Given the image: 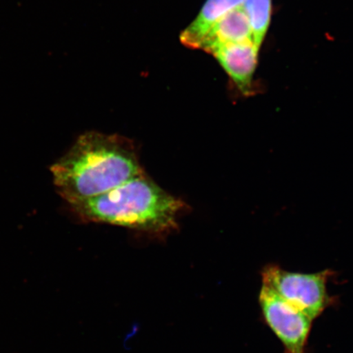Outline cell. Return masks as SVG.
<instances>
[{
    "label": "cell",
    "instance_id": "obj_1",
    "mask_svg": "<svg viewBox=\"0 0 353 353\" xmlns=\"http://www.w3.org/2000/svg\"><path fill=\"white\" fill-rule=\"evenodd\" d=\"M59 195L69 205L101 195L144 174L130 140L88 131L51 167Z\"/></svg>",
    "mask_w": 353,
    "mask_h": 353
},
{
    "label": "cell",
    "instance_id": "obj_6",
    "mask_svg": "<svg viewBox=\"0 0 353 353\" xmlns=\"http://www.w3.org/2000/svg\"><path fill=\"white\" fill-rule=\"evenodd\" d=\"M245 41H253L252 30L244 8L240 6L228 12L212 26L199 48L206 52L219 44Z\"/></svg>",
    "mask_w": 353,
    "mask_h": 353
},
{
    "label": "cell",
    "instance_id": "obj_3",
    "mask_svg": "<svg viewBox=\"0 0 353 353\" xmlns=\"http://www.w3.org/2000/svg\"><path fill=\"white\" fill-rule=\"evenodd\" d=\"M334 275L330 269L316 273L293 272L274 263L266 265L261 272L263 285L275 291L313 321L336 302L327 291L328 281Z\"/></svg>",
    "mask_w": 353,
    "mask_h": 353
},
{
    "label": "cell",
    "instance_id": "obj_7",
    "mask_svg": "<svg viewBox=\"0 0 353 353\" xmlns=\"http://www.w3.org/2000/svg\"><path fill=\"white\" fill-rule=\"evenodd\" d=\"M244 2L245 0H207L196 19L181 34V41L185 46L199 48L212 26Z\"/></svg>",
    "mask_w": 353,
    "mask_h": 353
},
{
    "label": "cell",
    "instance_id": "obj_8",
    "mask_svg": "<svg viewBox=\"0 0 353 353\" xmlns=\"http://www.w3.org/2000/svg\"><path fill=\"white\" fill-rule=\"evenodd\" d=\"M242 6L248 17L253 42L260 48L270 26L272 0H245Z\"/></svg>",
    "mask_w": 353,
    "mask_h": 353
},
{
    "label": "cell",
    "instance_id": "obj_4",
    "mask_svg": "<svg viewBox=\"0 0 353 353\" xmlns=\"http://www.w3.org/2000/svg\"><path fill=\"white\" fill-rule=\"evenodd\" d=\"M263 320L279 339L285 353H307L313 320L268 287L259 295Z\"/></svg>",
    "mask_w": 353,
    "mask_h": 353
},
{
    "label": "cell",
    "instance_id": "obj_2",
    "mask_svg": "<svg viewBox=\"0 0 353 353\" xmlns=\"http://www.w3.org/2000/svg\"><path fill=\"white\" fill-rule=\"evenodd\" d=\"M70 207L83 222L116 225L162 236L178 228L185 203L143 174Z\"/></svg>",
    "mask_w": 353,
    "mask_h": 353
},
{
    "label": "cell",
    "instance_id": "obj_5",
    "mask_svg": "<svg viewBox=\"0 0 353 353\" xmlns=\"http://www.w3.org/2000/svg\"><path fill=\"white\" fill-rule=\"evenodd\" d=\"M260 48L253 41L219 44L207 52L213 55L244 98L257 94L254 77Z\"/></svg>",
    "mask_w": 353,
    "mask_h": 353
}]
</instances>
